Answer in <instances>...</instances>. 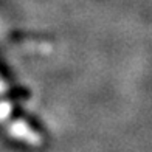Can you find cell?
Here are the masks:
<instances>
[{"label": "cell", "mask_w": 152, "mask_h": 152, "mask_svg": "<svg viewBox=\"0 0 152 152\" xmlns=\"http://www.w3.org/2000/svg\"><path fill=\"white\" fill-rule=\"evenodd\" d=\"M6 92H8V87H6L5 81L2 79V76H0V96H3Z\"/></svg>", "instance_id": "cell-2"}, {"label": "cell", "mask_w": 152, "mask_h": 152, "mask_svg": "<svg viewBox=\"0 0 152 152\" xmlns=\"http://www.w3.org/2000/svg\"><path fill=\"white\" fill-rule=\"evenodd\" d=\"M11 113V104L6 99H0V126L6 130V134L14 140H19L30 146H40L44 143V137L36 129H33L26 121L14 118Z\"/></svg>", "instance_id": "cell-1"}]
</instances>
